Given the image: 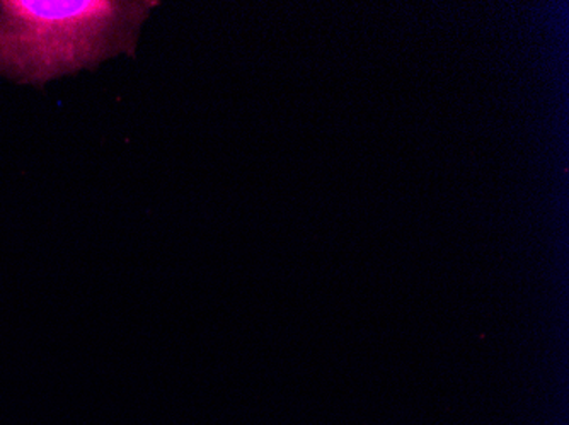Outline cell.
<instances>
[{
	"instance_id": "cell-1",
	"label": "cell",
	"mask_w": 569,
	"mask_h": 425,
	"mask_svg": "<svg viewBox=\"0 0 569 425\" xmlns=\"http://www.w3.org/2000/svg\"><path fill=\"white\" fill-rule=\"evenodd\" d=\"M158 2L0 0V75L19 84L94 69L133 55L140 26Z\"/></svg>"
}]
</instances>
